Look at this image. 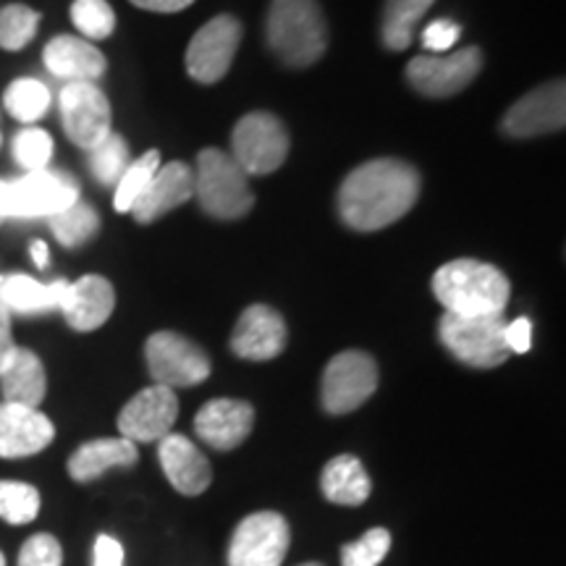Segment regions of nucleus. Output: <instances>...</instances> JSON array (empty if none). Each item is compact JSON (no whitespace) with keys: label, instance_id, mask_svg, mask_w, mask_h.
Listing matches in <instances>:
<instances>
[{"label":"nucleus","instance_id":"5701e85b","mask_svg":"<svg viewBox=\"0 0 566 566\" xmlns=\"http://www.w3.org/2000/svg\"><path fill=\"white\" fill-rule=\"evenodd\" d=\"M137 462V443L126 441V438H97V441L82 443L69 457V475L76 483H92L113 467H134Z\"/></svg>","mask_w":566,"mask_h":566},{"label":"nucleus","instance_id":"6ab92c4d","mask_svg":"<svg viewBox=\"0 0 566 566\" xmlns=\"http://www.w3.org/2000/svg\"><path fill=\"white\" fill-rule=\"evenodd\" d=\"M254 428L252 405L239 399H212L195 417V430L210 449L231 451L250 438Z\"/></svg>","mask_w":566,"mask_h":566},{"label":"nucleus","instance_id":"7ed1b4c3","mask_svg":"<svg viewBox=\"0 0 566 566\" xmlns=\"http://www.w3.org/2000/svg\"><path fill=\"white\" fill-rule=\"evenodd\" d=\"M265 38L279 61L292 69L313 66L328 48V24L317 0H273Z\"/></svg>","mask_w":566,"mask_h":566},{"label":"nucleus","instance_id":"49530a36","mask_svg":"<svg viewBox=\"0 0 566 566\" xmlns=\"http://www.w3.org/2000/svg\"><path fill=\"white\" fill-rule=\"evenodd\" d=\"M0 223H3V218H0Z\"/></svg>","mask_w":566,"mask_h":566},{"label":"nucleus","instance_id":"bb28decb","mask_svg":"<svg viewBox=\"0 0 566 566\" xmlns=\"http://www.w3.org/2000/svg\"><path fill=\"white\" fill-rule=\"evenodd\" d=\"M433 3L436 0H386L380 38L388 51H407L412 45L417 24Z\"/></svg>","mask_w":566,"mask_h":566},{"label":"nucleus","instance_id":"1a4fd4ad","mask_svg":"<svg viewBox=\"0 0 566 566\" xmlns=\"http://www.w3.org/2000/svg\"><path fill=\"white\" fill-rule=\"evenodd\" d=\"M375 388H378V365L370 354L357 349L336 354L323 370V409L331 415L354 412L370 399Z\"/></svg>","mask_w":566,"mask_h":566},{"label":"nucleus","instance_id":"a18cd8bd","mask_svg":"<svg viewBox=\"0 0 566 566\" xmlns=\"http://www.w3.org/2000/svg\"><path fill=\"white\" fill-rule=\"evenodd\" d=\"M0 566H6V556L3 554H0Z\"/></svg>","mask_w":566,"mask_h":566},{"label":"nucleus","instance_id":"72a5a7b5","mask_svg":"<svg viewBox=\"0 0 566 566\" xmlns=\"http://www.w3.org/2000/svg\"><path fill=\"white\" fill-rule=\"evenodd\" d=\"M71 21L84 34V40H105L116 30V13L108 0H74Z\"/></svg>","mask_w":566,"mask_h":566},{"label":"nucleus","instance_id":"9b49d317","mask_svg":"<svg viewBox=\"0 0 566 566\" xmlns=\"http://www.w3.org/2000/svg\"><path fill=\"white\" fill-rule=\"evenodd\" d=\"M242 42V24L231 13L210 19L187 48V71L195 82L216 84L229 74Z\"/></svg>","mask_w":566,"mask_h":566},{"label":"nucleus","instance_id":"aec40b11","mask_svg":"<svg viewBox=\"0 0 566 566\" xmlns=\"http://www.w3.org/2000/svg\"><path fill=\"white\" fill-rule=\"evenodd\" d=\"M158 459L168 483L184 495H200L212 483V467L208 457L181 433H168L158 441Z\"/></svg>","mask_w":566,"mask_h":566},{"label":"nucleus","instance_id":"4be33fe9","mask_svg":"<svg viewBox=\"0 0 566 566\" xmlns=\"http://www.w3.org/2000/svg\"><path fill=\"white\" fill-rule=\"evenodd\" d=\"M42 61L53 76L66 82H97L108 69L105 55L90 40L74 34H59L48 42Z\"/></svg>","mask_w":566,"mask_h":566},{"label":"nucleus","instance_id":"c03bdc74","mask_svg":"<svg viewBox=\"0 0 566 566\" xmlns=\"http://www.w3.org/2000/svg\"><path fill=\"white\" fill-rule=\"evenodd\" d=\"M302 566H323V564H317V562H310V564H302Z\"/></svg>","mask_w":566,"mask_h":566},{"label":"nucleus","instance_id":"2f4dec72","mask_svg":"<svg viewBox=\"0 0 566 566\" xmlns=\"http://www.w3.org/2000/svg\"><path fill=\"white\" fill-rule=\"evenodd\" d=\"M129 163V147H126L124 137H118V134L113 132L101 142V145L90 150V171L97 181L105 184V187H116Z\"/></svg>","mask_w":566,"mask_h":566},{"label":"nucleus","instance_id":"39448f33","mask_svg":"<svg viewBox=\"0 0 566 566\" xmlns=\"http://www.w3.org/2000/svg\"><path fill=\"white\" fill-rule=\"evenodd\" d=\"M80 200V184L74 176L53 171H32L21 179L0 181V218H51Z\"/></svg>","mask_w":566,"mask_h":566},{"label":"nucleus","instance_id":"4c0bfd02","mask_svg":"<svg viewBox=\"0 0 566 566\" xmlns=\"http://www.w3.org/2000/svg\"><path fill=\"white\" fill-rule=\"evenodd\" d=\"M459 34H462V27L451 19H436L424 27L422 32V45L424 51L430 53H449L451 48L459 42Z\"/></svg>","mask_w":566,"mask_h":566},{"label":"nucleus","instance_id":"c756f323","mask_svg":"<svg viewBox=\"0 0 566 566\" xmlns=\"http://www.w3.org/2000/svg\"><path fill=\"white\" fill-rule=\"evenodd\" d=\"M48 221H51L53 237L59 239L63 247H80L87 242V239L95 237L97 229H101V218H97V212L82 200L69 205L66 210L55 212V216L48 218Z\"/></svg>","mask_w":566,"mask_h":566},{"label":"nucleus","instance_id":"79ce46f5","mask_svg":"<svg viewBox=\"0 0 566 566\" xmlns=\"http://www.w3.org/2000/svg\"><path fill=\"white\" fill-rule=\"evenodd\" d=\"M129 3L137 6L142 11H153V13H176L189 9L195 0H129Z\"/></svg>","mask_w":566,"mask_h":566},{"label":"nucleus","instance_id":"c9c22d12","mask_svg":"<svg viewBox=\"0 0 566 566\" xmlns=\"http://www.w3.org/2000/svg\"><path fill=\"white\" fill-rule=\"evenodd\" d=\"M391 551V533L373 527L359 541L346 543L342 548V566H378Z\"/></svg>","mask_w":566,"mask_h":566},{"label":"nucleus","instance_id":"4468645a","mask_svg":"<svg viewBox=\"0 0 566 566\" xmlns=\"http://www.w3.org/2000/svg\"><path fill=\"white\" fill-rule=\"evenodd\" d=\"M179 420V396L166 386L139 391L118 415V433L132 443L163 441Z\"/></svg>","mask_w":566,"mask_h":566},{"label":"nucleus","instance_id":"a211bd4d","mask_svg":"<svg viewBox=\"0 0 566 566\" xmlns=\"http://www.w3.org/2000/svg\"><path fill=\"white\" fill-rule=\"evenodd\" d=\"M113 307H116V292L111 281L103 275H84V279L63 286L59 310L66 323L80 334L97 331L108 321Z\"/></svg>","mask_w":566,"mask_h":566},{"label":"nucleus","instance_id":"9d476101","mask_svg":"<svg viewBox=\"0 0 566 566\" xmlns=\"http://www.w3.org/2000/svg\"><path fill=\"white\" fill-rule=\"evenodd\" d=\"M61 124L82 150H92L111 134V103L95 82H69L61 90Z\"/></svg>","mask_w":566,"mask_h":566},{"label":"nucleus","instance_id":"e433bc0d","mask_svg":"<svg viewBox=\"0 0 566 566\" xmlns=\"http://www.w3.org/2000/svg\"><path fill=\"white\" fill-rule=\"evenodd\" d=\"M19 566H63V548L53 535H32L19 551Z\"/></svg>","mask_w":566,"mask_h":566},{"label":"nucleus","instance_id":"423d86ee","mask_svg":"<svg viewBox=\"0 0 566 566\" xmlns=\"http://www.w3.org/2000/svg\"><path fill=\"white\" fill-rule=\"evenodd\" d=\"M438 334L446 349H449L459 363L491 370V367L504 365L509 359L506 346V321L504 315L485 317H462L449 315L441 317Z\"/></svg>","mask_w":566,"mask_h":566},{"label":"nucleus","instance_id":"412c9836","mask_svg":"<svg viewBox=\"0 0 566 566\" xmlns=\"http://www.w3.org/2000/svg\"><path fill=\"white\" fill-rule=\"evenodd\" d=\"M195 197V168L187 163L174 160L158 168L155 179L142 195V200L134 205L132 212L139 223H153L181 205H187Z\"/></svg>","mask_w":566,"mask_h":566},{"label":"nucleus","instance_id":"20e7f679","mask_svg":"<svg viewBox=\"0 0 566 566\" xmlns=\"http://www.w3.org/2000/svg\"><path fill=\"white\" fill-rule=\"evenodd\" d=\"M195 197L200 208L216 221H239L254 205L250 176L229 153L216 150V147H208L197 158Z\"/></svg>","mask_w":566,"mask_h":566},{"label":"nucleus","instance_id":"f704fd0d","mask_svg":"<svg viewBox=\"0 0 566 566\" xmlns=\"http://www.w3.org/2000/svg\"><path fill=\"white\" fill-rule=\"evenodd\" d=\"M13 158L27 174L45 171L53 158V139L42 129H24L13 137Z\"/></svg>","mask_w":566,"mask_h":566},{"label":"nucleus","instance_id":"dca6fc26","mask_svg":"<svg viewBox=\"0 0 566 566\" xmlns=\"http://www.w3.org/2000/svg\"><path fill=\"white\" fill-rule=\"evenodd\" d=\"M286 346V323L268 304H252L237 321L231 334V349L237 357L252 363H268Z\"/></svg>","mask_w":566,"mask_h":566},{"label":"nucleus","instance_id":"f257e3e1","mask_svg":"<svg viewBox=\"0 0 566 566\" xmlns=\"http://www.w3.org/2000/svg\"><path fill=\"white\" fill-rule=\"evenodd\" d=\"M420 197V174L396 158L367 160L338 189V216L354 231H380L405 218Z\"/></svg>","mask_w":566,"mask_h":566},{"label":"nucleus","instance_id":"f3484780","mask_svg":"<svg viewBox=\"0 0 566 566\" xmlns=\"http://www.w3.org/2000/svg\"><path fill=\"white\" fill-rule=\"evenodd\" d=\"M55 428L40 409L0 401V459L40 454L53 443Z\"/></svg>","mask_w":566,"mask_h":566},{"label":"nucleus","instance_id":"6e6552de","mask_svg":"<svg viewBox=\"0 0 566 566\" xmlns=\"http://www.w3.org/2000/svg\"><path fill=\"white\" fill-rule=\"evenodd\" d=\"M145 359L158 386L176 388L200 386L210 375V357L187 336L174 331H158L147 338Z\"/></svg>","mask_w":566,"mask_h":566},{"label":"nucleus","instance_id":"7c9ffc66","mask_svg":"<svg viewBox=\"0 0 566 566\" xmlns=\"http://www.w3.org/2000/svg\"><path fill=\"white\" fill-rule=\"evenodd\" d=\"M40 27V11L30 6L11 3L0 9V48L3 51H24L34 40Z\"/></svg>","mask_w":566,"mask_h":566},{"label":"nucleus","instance_id":"f03ea898","mask_svg":"<svg viewBox=\"0 0 566 566\" xmlns=\"http://www.w3.org/2000/svg\"><path fill=\"white\" fill-rule=\"evenodd\" d=\"M433 294L449 315H504L509 304V279L491 263L451 260L436 271Z\"/></svg>","mask_w":566,"mask_h":566},{"label":"nucleus","instance_id":"a19ab883","mask_svg":"<svg viewBox=\"0 0 566 566\" xmlns=\"http://www.w3.org/2000/svg\"><path fill=\"white\" fill-rule=\"evenodd\" d=\"M13 352H17V342H13L11 331V313L6 307H0V373L11 363Z\"/></svg>","mask_w":566,"mask_h":566},{"label":"nucleus","instance_id":"0eeeda50","mask_svg":"<svg viewBox=\"0 0 566 566\" xmlns=\"http://www.w3.org/2000/svg\"><path fill=\"white\" fill-rule=\"evenodd\" d=\"M231 150V158L247 176L273 174L289 155V132L273 113H247L233 126Z\"/></svg>","mask_w":566,"mask_h":566},{"label":"nucleus","instance_id":"393cba45","mask_svg":"<svg viewBox=\"0 0 566 566\" xmlns=\"http://www.w3.org/2000/svg\"><path fill=\"white\" fill-rule=\"evenodd\" d=\"M66 281L42 283L32 275L9 273L0 275V307L13 315H45L59 310L61 292Z\"/></svg>","mask_w":566,"mask_h":566},{"label":"nucleus","instance_id":"58836bf2","mask_svg":"<svg viewBox=\"0 0 566 566\" xmlns=\"http://www.w3.org/2000/svg\"><path fill=\"white\" fill-rule=\"evenodd\" d=\"M506 346L512 354H527L533 346V323L527 317H516L514 323H506Z\"/></svg>","mask_w":566,"mask_h":566},{"label":"nucleus","instance_id":"cd10ccee","mask_svg":"<svg viewBox=\"0 0 566 566\" xmlns=\"http://www.w3.org/2000/svg\"><path fill=\"white\" fill-rule=\"evenodd\" d=\"M160 168V153L147 150L142 158L132 160L122 174V179L116 184V195H113V208L118 212H132L134 205L142 200V195L147 192L150 181L155 179Z\"/></svg>","mask_w":566,"mask_h":566},{"label":"nucleus","instance_id":"473e14b6","mask_svg":"<svg viewBox=\"0 0 566 566\" xmlns=\"http://www.w3.org/2000/svg\"><path fill=\"white\" fill-rule=\"evenodd\" d=\"M40 514V491L19 480H0V520L9 525H27Z\"/></svg>","mask_w":566,"mask_h":566},{"label":"nucleus","instance_id":"ea45409f","mask_svg":"<svg viewBox=\"0 0 566 566\" xmlns=\"http://www.w3.org/2000/svg\"><path fill=\"white\" fill-rule=\"evenodd\" d=\"M95 564L92 566H124V548L116 537L111 535H101L95 541Z\"/></svg>","mask_w":566,"mask_h":566},{"label":"nucleus","instance_id":"f8f14e48","mask_svg":"<svg viewBox=\"0 0 566 566\" xmlns=\"http://www.w3.org/2000/svg\"><path fill=\"white\" fill-rule=\"evenodd\" d=\"M483 69V51L464 48L451 55H417L409 61L407 80L424 97H451L470 87Z\"/></svg>","mask_w":566,"mask_h":566},{"label":"nucleus","instance_id":"a878e982","mask_svg":"<svg viewBox=\"0 0 566 566\" xmlns=\"http://www.w3.org/2000/svg\"><path fill=\"white\" fill-rule=\"evenodd\" d=\"M323 495L331 504L338 506H359L370 499L373 483L367 478L363 462L352 454L334 457L325 464L321 475Z\"/></svg>","mask_w":566,"mask_h":566},{"label":"nucleus","instance_id":"ddd939ff","mask_svg":"<svg viewBox=\"0 0 566 566\" xmlns=\"http://www.w3.org/2000/svg\"><path fill=\"white\" fill-rule=\"evenodd\" d=\"M289 554V525L281 514L258 512L233 530L229 566H281Z\"/></svg>","mask_w":566,"mask_h":566},{"label":"nucleus","instance_id":"c85d7f7f","mask_svg":"<svg viewBox=\"0 0 566 566\" xmlns=\"http://www.w3.org/2000/svg\"><path fill=\"white\" fill-rule=\"evenodd\" d=\"M3 105L17 122L34 124L51 108V90L38 80H17L6 87Z\"/></svg>","mask_w":566,"mask_h":566},{"label":"nucleus","instance_id":"2eb2a0df","mask_svg":"<svg viewBox=\"0 0 566 566\" xmlns=\"http://www.w3.org/2000/svg\"><path fill=\"white\" fill-rule=\"evenodd\" d=\"M566 124V90L564 82H548L543 87L527 92L520 103H514L504 116V132L509 137L527 139L541 134L562 132Z\"/></svg>","mask_w":566,"mask_h":566},{"label":"nucleus","instance_id":"b1692460","mask_svg":"<svg viewBox=\"0 0 566 566\" xmlns=\"http://www.w3.org/2000/svg\"><path fill=\"white\" fill-rule=\"evenodd\" d=\"M0 391H3V401H9V405L40 409L48 391V375L38 354L17 346L11 363L0 373Z\"/></svg>","mask_w":566,"mask_h":566},{"label":"nucleus","instance_id":"37998d69","mask_svg":"<svg viewBox=\"0 0 566 566\" xmlns=\"http://www.w3.org/2000/svg\"><path fill=\"white\" fill-rule=\"evenodd\" d=\"M30 254H32L34 265H38V268H48V263H51V250H48V244L40 242V239H38V242H32Z\"/></svg>","mask_w":566,"mask_h":566}]
</instances>
